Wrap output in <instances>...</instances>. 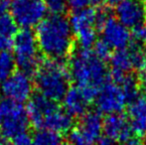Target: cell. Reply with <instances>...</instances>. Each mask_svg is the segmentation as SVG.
Here are the masks:
<instances>
[{
	"mask_svg": "<svg viewBox=\"0 0 146 145\" xmlns=\"http://www.w3.org/2000/svg\"><path fill=\"white\" fill-rule=\"evenodd\" d=\"M73 29L70 21L63 15H51L45 18L36 30L40 51L54 60H63L73 49Z\"/></svg>",
	"mask_w": 146,
	"mask_h": 145,
	"instance_id": "1",
	"label": "cell"
},
{
	"mask_svg": "<svg viewBox=\"0 0 146 145\" xmlns=\"http://www.w3.org/2000/svg\"><path fill=\"white\" fill-rule=\"evenodd\" d=\"M70 75L80 89L92 87L100 89L110 79L104 63L87 49L74 53L70 62Z\"/></svg>",
	"mask_w": 146,
	"mask_h": 145,
	"instance_id": "2",
	"label": "cell"
},
{
	"mask_svg": "<svg viewBox=\"0 0 146 145\" xmlns=\"http://www.w3.org/2000/svg\"><path fill=\"white\" fill-rule=\"evenodd\" d=\"M70 71L62 60L47 59L39 66L35 83L41 95L53 101L64 99L70 89Z\"/></svg>",
	"mask_w": 146,
	"mask_h": 145,
	"instance_id": "3",
	"label": "cell"
},
{
	"mask_svg": "<svg viewBox=\"0 0 146 145\" xmlns=\"http://www.w3.org/2000/svg\"><path fill=\"white\" fill-rule=\"evenodd\" d=\"M13 50L16 66L20 71L29 75L36 73L41 64L36 34L30 29H22L13 39Z\"/></svg>",
	"mask_w": 146,
	"mask_h": 145,
	"instance_id": "4",
	"label": "cell"
},
{
	"mask_svg": "<svg viewBox=\"0 0 146 145\" xmlns=\"http://www.w3.org/2000/svg\"><path fill=\"white\" fill-rule=\"evenodd\" d=\"M2 119L0 132L6 139H13L17 135L27 132L30 124L27 110L21 103L5 99L0 103Z\"/></svg>",
	"mask_w": 146,
	"mask_h": 145,
	"instance_id": "5",
	"label": "cell"
},
{
	"mask_svg": "<svg viewBox=\"0 0 146 145\" xmlns=\"http://www.w3.org/2000/svg\"><path fill=\"white\" fill-rule=\"evenodd\" d=\"M9 10L16 25L23 29L38 26L47 14L43 0H12Z\"/></svg>",
	"mask_w": 146,
	"mask_h": 145,
	"instance_id": "6",
	"label": "cell"
},
{
	"mask_svg": "<svg viewBox=\"0 0 146 145\" xmlns=\"http://www.w3.org/2000/svg\"><path fill=\"white\" fill-rule=\"evenodd\" d=\"M33 83L30 75L21 72H15L1 83V93L7 99L22 103L32 97Z\"/></svg>",
	"mask_w": 146,
	"mask_h": 145,
	"instance_id": "7",
	"label": "cell"
},
{
	"mask_svg": "<svg viewBox=\"0 0 146 145\" xmlns=\"http://www.w3.org/2000/svg\"><path fill=\"white\" fill-rule=\"evenodd\" d=\"M126 105L124 95L118 85L106 83L98 91L96 105L98 112L106 114H115L121 112Z\"/></svg>",
	"mask_w": 146,
	"mask_h": 145,
	"instance_id": "8",
	"label": "cell"
},
{
	"mask_svg": "<svg viewBox=\"0 0 146 145\" xmlns=\"http://www.w3.org/2000/svg\"><path fill=\"white\" fill-rule=\"evenodd\" d=\"M117 20L126 28L134 29L146 24L145 0H122L115 7Z\"/></svg>",
	"mask_w": 146,
	"mask_h": 145,
	"instance_id": "9",
	"label": "cell"
},
{
	"mask_svg": "<svg viewBox=\"0 0 146 145\" xmlns=\"http://www.w3.org/2000/svg\"><path fill=\"white\" fill-rule=\"evenodd\" d=\"M102 131L106 137L113 141L126 144L133 137H135L130 123L124 114H108L104 119Z\"/></svg>",
	"mask_w": 146,
	"mask_h": 145,
	"instance_id": "10",
	"label": "cell"
},
{
	"mask_svg": "<svg viewBox=\"0 0 146 145\" xmlns=\"http://www.w3.org/2000/svg\"><path fill=\"white\" fill-rule=\"evenodd\" d=\"M57 109H59V107L56 101L47 99L41 93H36L31 97L26 109L30 124L38 130L43 129L46 117Z\"/></svg>",
	"mask_w": 146,
	"mask_h": 145,
	"instance_id": "11",
	"label": "cell"
},
{
	"mask_svg": "<svg viewBox=\"0 0 146 145\" xmlns=\"http://www.w3.org/2000/svg\"><path fill=\"white\" fill-rule=\"evenodd\" d=\"M102 32V40L108 43L111 49H115L116 51L124 50L129 45L131 38L129 31L112 16L108 18Z\"/></svg>",
	"mask_w": 146,
	"mask_h": 145,
	"instance_id": "12",
	"label": "cell"
},
{
	"mask_svg": "<svg viewBox=\"0 0 146 145\" xmlns=\"http://www.w3.org/2000/svg\"><path fill=\"white\" fill-rule=\"evenodd\" d=\"M104 119L98 111H88L82 117L81 123L78 126L82 135L88 144L94 145L100 138L102 132Z\"/></svg>",
	"mask_w": 146,
	"mask_h": 145,
	"instance_id": "13",
	"label": "cell"
},
{
	"mask_svg": "<svg viewBox=\"0 0 146 145\" xmlns=\"http://www.w3.org/2000/svg\"><path fill=\"white\" fill-rule=\"evenodd\" d=\"M88 105L90 103L86 99L81 89L78 87H70L63 99L65 111L73 118L83 117L87 113Z\"/></svg>",
	"mask_w": 146,
	"mask_h": 145,
	"instance_id": "14",
	"label": "cell"
},
{
	"mask_svg": "<svg viewBox=\"0 0 146 145\" xmlns=\"http://www.w3.org/2000/svg\"><path fill=\"white\" fill-rule=\"evenodd\" d=\"M130 125L134 135L138 138L146 137V99L139 97L128 107Z\"/></svg>",
	"mask_w": 146,
	"mask_h": 145,
	"instance_id": "15",
	"label": "cell"
},
{
	"mask_svg": "<svg viewBox=\"0 0 146 145\" xmlns=\"http://www.w3.org/2000/svg\"><path fill=\"white\" fill-rule=\"evenodd\" d=\"M74 118L70 116L65 110L57 109L49 116H47L44 121L43 128H46L56 133H67L73 129Z\"/></svg>",
	"mask_w": 146,
	"mask_h": 145,
	"instance_id": "16",
	"label": "cell"
},
{
	"mask_svg": "<svg viewBox=\"0 0 146 145\" xmlns=\"http://www.w3.org/2000/svg\"><path fill=\"white\" fill-rule=\"evenodd\" d=\"M96 17V10L94 8H86L79 12H75L70 19V24L74 33L82 31L88 28H94Z\"/></svg>",
	"mask_w": 146,
	"mask_h": 145,
	"instance_id": "17",
	"label": "cell"
},
{
	"mask_svg": "<svg viewBox=\"0 0 146 145\" xmlns=\"http://www.w3.org/2000/svg\"><path fill=\"white\" fill-rule=\"evenodd\" d=\"M140 83L141 81L139 79V75H136L132 73H126L118 83V85L122 89L125 101L128 105L139 99Z\"/></svg>",
	"mask_w": 146,
	"mask_h": 145,
	"instance_id": "18",
	"label": "cell"
},
{
	"mask_svg": "<svg viewBox=\"0 0 146 145\" xmlns=\"http://www.w3.org/2000/svg\"><path fill=\"white\" fill-rule=\"evenodd\" d=\"M111 71L122 73H128L133 70L130 57L127 50H118L112 54L110 58Z\"/></svg>",
	"mask_w": 146,
	"mask_h": 145,
	"instance_id": "19",
	"label": "cell"
},
{
	"mask_svg": "<svg viewBox=\"0 0 146 145\" xmlns=\"http://www.w3.org/2000/svg\"><path fill=\"white\" fill-rule=\"evenodd\" d=\"M15 59L11 53L0 52V85L15 73Z\"/></svg>",
	"mask_w": 146,
	"mask_h": 145,
	"instance_id": "20",
	"label": "cell"
},
{
	"mask_svg": "<svg viewBox=\"0 0 146 145\" xmlns=\"http://www.w3.org/2000/svg\"><path fill=\"white\" fill-rule=\"evenodd\" d=\"M128 54L130 57L132 68L136 71H143L145 69V52L141 44L132 42L129 44Z\"/></svg>",
	"mask_w": 146,
	"mask_h": 145,
	"instance_id": "21",
	"label": "cell"
},
{
	"mask_svg": "<svg viewBox=\"0 0 146 145\" xmlns=\"http://www.w3.org/2000/svg\"><path fill=\"white\" fill-rule=\"evenodd\" d=\"M61 143V135L48 129L38 130L33 136V145H60Z\"/></svg>",
	"mask_w": 146,
	"mask_h": 145,
	"instance_id": "22",
	"label": "cell"
},
{
	"mask_svg": "<svg viewBox=\"0 0 146 145\" xmlns=\"http://www.w3.org/2000/svg\"><path fill=\"white\" fill-rule=\"evenodd\" d=\"M17 34V25L12 19L11 15L1 14L0 15V37L14 39L13 36Z\"/></svg>",
	"mask_w": 146,
	"mask_h": 145,
	"instance_id": "23",
	"label": "cell"
},
{
	"mask_svg": "<svg viewBox=\"0 0 146 145\" xmlns=\"http://www.w3.org/2000/svg\"><path fill=\"white\" fill-rule=\"evenodd\" d=\"M77 40L82 49L90 50L96 42V32L94 28H88L76 33Z\"/></svg>",
	"mask_w": 146,
	"mask_h": 145,
	"instance_id": "24",
	"label": "cell"
},
{
	"mask_svg": "<svg viewBox=\"0 0 146 145\" xmlns=\"http://www.w3.org/2000/svg\"><path fill=\"white\" fill-rule=\"evenodd\" d=\"M94 53L96 57H98L100 60H102V62L104 61L110 60L112 56V49L110 47V45L106 42H104V40H98L94 44Z\"/></svg>",
	"mask_w": 146,
	"mask_h": 145,
	"instance_id": "25",
	"label": "cell"
},
{
	"mask_svg": "<svg viewBox=\"0 0 146 145\" xmlns=\"http://www.w3.org/2000/svg\"><path fill=\"white\" fill-rule=\"evenodd\" d=\"M47 10L53 15H62L67 9V0H43Z\"/></svg>",
	"mask_w": 146,
	"mask_h": 145,
	"instance_id": "26",
	"label": "cell"
},
{
	"mask_svg": "<svg viewBox=\"0 0 146 145\" xmlns=\"http://www.w3.org/2000/svg\"><path fill=\"white\" fill-rule=\"evenodd\" d=\"M110 9L108 8H100V9L96 11V23H94V26H96V29L100 30L102 31L104 29V25L108 22V18L110 17Z\"/></svg>",
	"mask_w": 146,
	"mask_h": 145,
	"instance_id": "27",
	"label": "cell"
},
{
	"mask_svg": "<svg viewBox=\"0 0 146 145\" xmlns=\"http://www.w3.org/2000/svg\"><path fill=\"white\" fill-rule=\"evenodd\" d=\"M90 4V0H67V6L75 12H79L88 8Z\"/></svg>",
	"mask_w": 146,
	"mask_h": 145,
	"instance_id": "28",
	"label": "cell"
},
{
	"mask_svg": "<svg viewBox=\"0 0 146 145\" xmlns=\"http://www.w3.org/2000/svg\"><path fill=\"white\" fill-rule=\"evenodd\" d=\"M132 38L139 44L146 43V24L132 29Z\"/></svg>",
	"mask_w": 146,
	"mask_h": 145,
	"instance_id": "29",
	"label": "cell"
},
{
	"mask_svg": "<svg viewBox=\"0 0 146 145\" xmlns=\"http://www.w3.org/2000/svg\"><path fill=\"white\" fill-rule=\"evenodd\" d=\"M12 140L14 145H33V137L28 132H23Z\"/></svg>",
	"mask_w": 146,
	"mask_h": 145,
	"instance_id": "30",
	"label": "cell"
},
{
	"mask_svg": "<svg viewBox=\"0 0 146 145\" xmlns=\"http://www.w3.org/2000/svg\"><path fill=\"white\" fill-rule=\"evenodd\" d=\"M10 8V2L8 0H0V15L6 14V11Z\"/></svg>",
	"mask_w": 146,
	"mask_h": 145,
	"instance_id": "31",
	"label": "cell"
},
{
	"mask_svg": "<svg viewBox=\"0 0 146 145\" xmlns=\"http://www.w3.org/2000/svg\"><path fill=\"white\" fill-rule=\"evenodd\" d=\"M96 145H114V141L110 139L108 137H106V136H104V137L100 138Z\"/></svg>",
	"mask_w": 146,
	"mask_h": 145,
	"instance_id": "32",
	"label": "cell"
},
{
	"mask_svg": "<svg viewBox=\"0 0 146 145\" xmlns=\"http://www.w3.org/2000/svg\"><path fill=\"white\" fill-rule=\"evenodd\" d=\"M104 3H106V0H90V4L94 7L102 8Z\"/></svg>",
	"mask_w": 146,
	"mask_h": 145,
	"instance_id": "33",
	"label": "cell"
},
{
	"mask_svg": "<svg viewBox=\"0 0 146 145\" xmlns=\"http://www.w3.org/2000/svg\"><path fill=\"white\" fill-rule=\"evenodd\" d=\"M122 0H106V3H108L110 6H117Z\"/></svg>",
	"mask_w": 146,
	"mask_h": 145,
	"instance_id": "34",
	"label": "cell"
},
{
	"mask_svg": "<svg viewBox=\"0 0 146 145\" xmlns=\"http://www.w3.org/2000/svg\"><path fill=\"white\" fill-rule=\"evenodd\" d=\"M0 145H6V143H5V138H4V136L2 135L1 132H0Z\"/></svg>",
	"mask_w": 146,
	"mask_h": 145,
	"instance_id": "35",
	"label": "cell"
},
{
	"mask_svg": "<svg viewBox=\"0 0 146 145\" xmlns=\"http://www.w3.org/2000/svg\"><path fill=\"white\" fill-rule=\"evenodd\" d=\"M60 145H71V144H70L69 142H62Z\"/></svg>",
	"mask_w": 146,
	"mask_h": 145,
	"instance_id": "36",
	"label": "cell"
},
{
	"mask_svg": "<svg viewBox=\"0 0 146 145\" xmlns=\"http://www.w3.org/2000/svg\"><path fill=\"white\" fill-rule=\"evenodd\" d=\"M144 52H145V72H146V47H145V49H144Z\"/></svg>",
	"mask_w": 146,
	"mask_h": 145,
	"instance_id": "37",
	"label": "cell"
},
{
	"mask_svg": "<svg viewBox=\"0 0 146 145\" xmlns=\"http://www.w3.org/2000/svg\"><path fill=\"white\" fill-rule=\"evenodd\" d=\"M144 93H145V95H146V85H144Z\"/></svg>",
	"mask_w": 146,
	"mask_h": 145,
	"instance_id": "38",
	"label": "cell"
},
{
	"mask_svg": "<svg viewBox=\"0 0 146 145\" xmlns=\"http://www.w3.org/2000/svg\"><path fill=\"white\" fill-rule=\"evenodd\" d=\"M1 119H2V115H1V112H0V122H1Z\"/></svg>",
	"mask_w": 146,
	"mask_h": 145,
	"instance_id": "39",
	"label": "cell"
},
{
	"mask_svg": "<svg viewBox=\"0 0 146 145\" xmlns=\"http://www.w3.org/2000/svg\"><path fill=\"white\" fill-rule=\"evenodd\" d=\"M6 145H7V144H6ZM8 145H14V144H8Z\"/></svg>",
	"mask_w": 146,
	"mask_h": 145,
	"instance_id": "40",
	"label": "cell"
},
{
	"mask_svg": "<svg viewBox=\"0 0 146 145\" xmlns=\"http://www.w3.org/2000/svg\"><path fill=\"white\" fill-rule=\"evenodd\" d=\"M138 145H143V144H142V143H140V144H138Z\"/></svg>",
	"mask_w": 146,
	"mask_h": 145,
	"instance_id": "41",
	"label": "cell"
},
{
	"mask_svg": "<svg viewBox=\"0 0 146 145\" xmlns=\"http://www.w3.org/2000/svg\"><path fill=\"white\" fill-rule=\"evenodd\" d=\"M145 1H146V0H145Z\"/></svg>",
	"mask_w": 146,
	"mask_h": 145,
	"instance_id": "42",
	"label": "cell"
},
{
	"mask_svg": "<svg viewBox=\"0 0 146 145\" xmlns=\"http://www.w3.org/2000/svg\"><path fill=\"white\" fill-rule=\"evenodd\" d=\"M145 145H146V144H145Z\"/></svg>",
	"mask_w": 146,
	"mask_h": 145,
	"instance_id": "43",
	"label": "cell"
}]
</instances>
